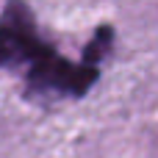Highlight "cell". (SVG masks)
<instances>
[{"label":"cell","mask_w":158,"mask_h":158,"mask_svg":"<svg viewBox=\"0 0 158 158\" xmlns=\"http://www.w3.org/2000/svg\"><path fill=\"white\" fill-rule=\"evenodd\" d=\"M44 47L25 0H8L0 14V67H31Z\"/></svg>","instance_id":"6da1fadb"},{"label":"cell","mask_w":158,"mask_h":158,"mask_svg":"<svg viewBox=\"0 0 158 158\" xmlns=\"http://www.w3.org/2000/svg\"><path fill=\"white\" fill-rule=\"evenodd\" d=\"M94 81H97L94 67L72 64L61 53H56L50 44L28 67L31 92H39V94H83Z\"/></svg>","instance_id":"7a4b0ae2"},{"label":"cell","mask_w":158,"mask_h":158,"mask_svg":"<svg viewBox=\"0 0 158 158\" xmlns=\"http://www.w3.org/2000/svg\"><path fill=\"white\" fill-rule=\"evenodd\" d=\"M111 42H114L111 28H100V31L92 36V42L86 44V50H83V61H81V64H86V67H94V69H97V64L103 61V56L111 50Z\"/></svg>","instance_id":"3957f363"}]
</instances>
